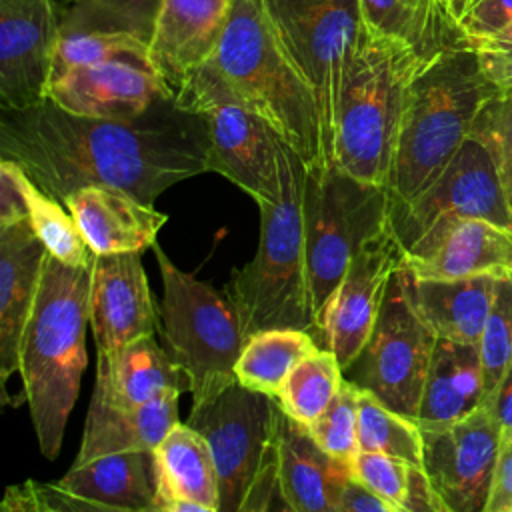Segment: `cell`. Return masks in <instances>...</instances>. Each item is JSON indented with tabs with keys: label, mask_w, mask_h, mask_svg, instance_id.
Segmentation results:
<instances>
[{
	"label": "cell",
	"mask_w": 512,
	"mask_h": 512,
	"mask_svg": "<svg viewBox=\"0 0 512 512\" xmlns=\"http://www.w3.org/2000/svg\"><path fill=\"white\" fill-rule=\"evenodd\" d=\"M484 76L500 90H512V24L504 30L472 42Z\"/></svg>",
	"instance_id": "cell-41"
},
{
	"label": "cell",
	"mask_w": 512,
	"mask_h": 512,
	"mask_svg": "<svg viewBox=\"0 0 512 512\" xmlns=\"http://www.w3.org/2000/svg\"><path fill=\"white\" fill-rule=\"evenodd\" d=\"M426 58L370 26L344 68L332 164L386 186L408 86Z\"/></svg>",
	"instance_id": "cell-6"
},
{
	"label": "cell",
	"mask_w": 512,
	"mask_h": 512,
	"mask_svg": "<svg viewBox=\"0 0 512 512\" xmlns=\"http://www.w3.org/2000/svg\"><path fill=\"white\" fill-rule=\"evenodd\" d=\"M22 172L18 162L0 156V228L28 218Z\"/></svg>",
	"instance_id": "cell-43"
},
{
	"label": "cell",
	"mask_w": 512,
	"mask_h": 512,
	"mask_svg": "<svg viewBox=\"0 0 512 512\" xmlns=\"http://www.w3.org/2000/svg\"><path fill=\"white\" fill-rule=\"evenodd\" d=\"M156 512H220V488L204 436L176 422L152 450Z\"/></svg>",
	"instance_id": "cell-24"
},
{
	"label": "cell",
	"mask_w": 512,
	"mask_h": 512,
	"mask_svg": "<svg viewBox=\"0 0 512 512\" xmlns=\"http://www.w3.org/2000/svg\"><path fill=\"white\" fill-rule=\"evenodd\" d=\"M278 416L276 398L250 390L238 380L214 398L192 404L186 424L204 436L212 452L220 512H262L276 506L274 498L282 500Z\"/></svg>",
	"instance_id": "cell-7"
},
{
	"label": "cell",
	"mask_w": 512,
	"mask_h": 512,
	"mask_svg": "<svg viewBox=\"0 0 512 512\" xmlns=\"http://www.w3.org/2000/svg\"><path fill=\"white\" fill-rule=\"evenodd\" d=\"M158 8L160 0H72L60 16L52 78L110 58L148 62Z\"/></svg>",
	"instance_id": "cell-15"
},
{
	"label": "cell",
	"mask_w": 512,
	"mask_h": 512,
	"mask_svg": "<svg viewBox=\"0 0 512 512\" xmlns=\"http://www.w3.org/2000/svg\"><path fill=\"white\" fill-rule=\"evenodd\" d=\"M314 348H318V342L308 330L270 328L254 332L236 362V380L250 390L276 398L294 366Z\"/></svg>",
	"instance_id": "cell-32"
},
{
	"label": "cell",
	"mask_w": 512,
	"mask_h": 512,
	"mask_svg": "<svg viewBox=\"0 0 512 512\" xmlns=\"http://www.w3.org/2000/svg\"><path fill=\"white\" fill-rule=\"evenodd\" d=\"M484 372L478 344L436 340L426 376L418 424L454 422L484 404Z\"/></svg>",
	"instance_id": "cell-31"
},
{
	"label": "cell",
	"mask_w": 512,
	"mask_h": 512,
	"mask_svg": "<svg viewBox=\"0 0 512 512\" xmlns=\"http://www.w3.org/2000/svg\"><path fill=\"white\" fill-rule=\"evenodd\" d=\"M452 218H486L512 228V214L486 146L468 136L442 172L410 202L392 208L388 230L406 252L432 226Z\"/></svg>",
	"instance_id": "cell-13"
},
{
	"label": "cell",
	"mask_w": 512,
	"mask_h": 512,
	"mask_svg": "<svg viewBox=\"0 0 512 512\" xmlns=\"http://www.w3.org/2000/svg\"><path fill=\"white\" fill-rule=\"evenodd\" d=\"M212 62L308 170L326 168L314 88L282 46L262 0H232Z\"/></svg>",
	"instance_id": "cell-4"
},
{
	"label": "cell",
	"mask_w": 512,
	"mask_h": 512,
	"mask_svg": "<svg viewBox=\"0 0 512 512\" xmlns=\"http://www.w3.org/2000/svg\"><path fill=\"white\" fill-rule=\"evenodd\" d=\"M478 350L488 396L512 364V278L496 282V296L478 340Z\"/></svg>",
	"instance_id": "cell-37"
},
{
	"label": "cell",
	"mask_w": 512,
	"mask_h": 512,
	"mask_svg": "<svg viewBox=\"0 0 512 512\" xmlns=\"http://www.w3.org/2000/svg\"><path fill=\"white\" fill-rule=\"evenodd\" d=\"M338 512H396L390 502L350 474L338 496Z\"/></svg>",
	"instance_id": "cell-45"
},
{
	"label": "cell",
	"mask_w": 512,
	"mask_h": 512,
	"mask_svg": "<svg viewBox=\"0 0 512 512\" xmlns=\"http://www.w3.org/2000/svg\"><path fill=\"white\" fill-rule=\"evenodd\" d=\"M400 262L402 250L386 230L360 248L334 290L322 318L318 346L334 352L342 370L370 338L388 282Z\"/></svg>",
	"instance_id": "cell-16"
},
{
	"label": "cell",
	"mask_w": 512,
	"mask_h": 512,
	"mask_svg": "<svg viewBox=\"0 0 512 512\" xmlns=\"http://www.w3.org/2000/svg\"><path fill=\"white\" fill-rule=\"evenodd\" d=\"M232 0H160L148 62L170 88L206 64L224 34Z\"/></svg>",
	"instance_id": "cell-21"
},
{
	"label": "cell",
	"mask_w": 512,
	"mask_h": 512,
	"mask_svg": "<svg viewBox=\"0 0 512 512\" xmlns=\"http://www.w3.org/2000/svg\"><path fill=\"white\" fill-rule=\"evenodd\" d=\"M0 156L58 200L106 184L154 206L166 188L208 172L204 120L174 98L132 120L78 116L52 100L2 108Z\"/></svg>",
	"instance_id": "cell-1"
},
{
	"label": "cell",
	"mask_w": 512,
	"mask_h": 512,
	"mask_svg": "<svg viewBox=\"0 0 512 512\" xmlns=\"http://www.w3.org/2000/svg\"><path fill=\"white\" fill-rule=\"evenodd\" d=\"M366 26L432 58L446 50L472 48L446 0H360Z\"/></svg>",
	"instance_id": "cell-30"
},
{
	"label": "cell",
	"mask_w": 512,
	"mask_h": 512,
	"mask_svg": "<svg viewBox=\"0 0 512 512\" xmlns=\"http://www.w3.org/2000/svg\"><path fill=\"white\" fill-rule=\"evenodd\" d=\"M350 474L348 462L328 454L306 426L280 408L278 488L286 510L338 512V496Z\"/></svg>",
	"instance_id": "cell-25"
},
{
	"label": "cell",
	"mask_w": 512,
	"mask_h": 512,
	"mask_svg": "<svg viewBox=\"0 0 512 512\" xmlns=\"http://www.w3.org/2000/svg\"><path fill=\"white\" fill-rule=\"evenodd\" d=\"M342 378L344 372L334 352L318 346L294 366L276 402L290 418L310 428L332 402Z\"/></svg>",
	"instance_id": "cell-33"
},
{
	"label": "cell",
	"mask_w": 512,
	"mask_h": 512,
	"mask_svg": "<svg viewBox=\"0 0 512 512\" xmlns=\"http://www.w3.org/2000/svg\"><path fill=\"white\" fill-rule=\"evenodd\" d=\"M90 266H68L46 256L34 308L20 340L18 372L24 398L40 452L48 460H54L62 448L86 368Z\"/></svg>",
	"instance_id": "cell-2"
},
{
	"label": "cell",
	"mask_w": 512,
	"mask_h": 512,
	"mask_svg": "<svg viewBox=\"0 0 512 512\" xmlns=\"http://www.w3.org/2000/svg\"><path fill=\"white\" fill-rule=\"evenodd\" d=\"M422 468L446 512H484L502 428L480 404L470 414L444 424H420Z\"/></svg>",
	"instance_id": "cell-14"
},
{
	"label": "cell",
	"mask_w": 512,
	"mask_h": 512,
	"mask_svg": "<svg viewBox=\"0 0 512 512\" xmlns=\"http://www.w3.org/2000/svg\"><path fill=\"white\" fill-rule=\"evenodd\" d=\"M172 92L148 62L110 58L68 68L54 76L48 100L56 106L92 118L132 120L146 114Z\"/></svg>",
	"instance_id": "cell-18"
},
{
	"label": "cell",
	"mask_w": 512,
	"mask_h": 512,
	"mask_svg": "<svg viewBox=\"0 0 512 512\" xmlns=\"http://www.w3.org/2000/svg\"><path fill=\"white\" fill-rule=\"evenodd\" d=\"M152 248L162 276L160 336L190 376L192 404H200L236 382L234 368L248 336L226 290L180 270L158 244Z\"/></svg>",
	"instance_id": "cell-9"
},
{
	"label": "cell",
	"mask_w": 512,
	"mask_h": 512,
	"mask_svg": "<svg viewBox=\"0 0 512 512\" xmlns=\"http://www.w3.org/2000/svg\"><path fill=\"white\" fill-rule=\"evenodd\" d=\"M492 414L496 416L502 430L512 428V364L500 378L498 386L484 400Z\"/></svg>",
	"instance_id": "cell-47"
},
{
	"label": "cell",
	"mask_w": 512,
	"mask_h": 512,
	"mask_svg": "<svg viewBox=\"0 0 512 512\" xmlns=\"http://www.w3.org/2000/svg\"><path fill=\"white\" fill-rule=\"evenodd\" d=\"M414 278H512V228L486 218H452L432 226L400 262Z\"/></svg>",
	"instance_id": "cell-19"
},
{
	"label": "cell",
	"mask_w": 512,
	"mask_h": 512,
	"mask_svg": "<svg viewBox=\"0 0 512 512\" xmlns=\"http://www.w3.org/2000/svg\"><path fill=\"white\" fill-rule=\"evenodd\" d=\"M276 156L280 194L274 202L258 206V250L248 264L232 272L226 286L248 338L270 328H300L314 336L302 218L306 166L282 138Z\"/></svg>",
	"instance_id": "cell-5"
},
{
	"label": "cell",
	"mask_w": 512,
	"mask_h": 512,
	"mask_svg": "<svg viewBox=\"0 0 512 512\" xmlns=\"http://www.w3.org/2000/svg\"><path fill=\"white\" fill-rule=\"evenodd\" d=\"M178 398V392H170L148 404L126 408L92 392L82 444L72 466H82L94 458L116 452H152L170 428L180 422Z\"/></svg>",
	"instance_id": "cell-27"
},
{
	"label": "cell",
	"mask_w": 512,
	"mask_h": 512,
	"mask_svg": "<svg viewBox=\"0 0 512 512\" xmlns=\"http://www.w3.org/2000/svg\"><path fill=\"white\" fill-rule=\"evenodd\" d=\"M302 218L314 340L318 342L326 306L352 258L364 244L388 230L390 194L386 186L360 180L334 164L306 168Z\"/></svg>",
	"instance_id": "cell-8"
},
{
	"label": "cell",
	"mask_w": 512,
	"mask_h": 512,
	"mask_svg": "<svg viewBox=\"0 0 512 512\" xmlns=\"http://www.w3.org/2000/svg\"><path fill=\"white\" fill-rule=\"evenodd\" d=\"M142 252L96 254L90 266V328L98 352H112L160 330Z\"/></svg>",
	"instance_id": "cell-20"
},
{
	"label": "cell",
	"mask_w": 512,
	"mask_h": 512,
	"mask_svg": "<svg viewBox=\"0 0 512 512\" xmlns=\"http://www.w3.org/2000/svg\"><path fill=\"white\" fill-rule=\"evenodd\" d=\"M470 136L478 138L490 152L512 214V90L500 92L484 104Z\"/></svg>",
	"instance_id": "cell-38"
},
{
	"label": "cell",
	"mask_w": 512,
	"mask_h": 512,
	"mask_svg": "<svg viewBox=\"0 0 512 512\" xmlns=\"http://www.w3.org/2000/svg\"><path fill=\"white\" fill-rule=\"evenodd\" d=\"M402 512H446L440 496L436 494L422 466H410L408 490Z\"/></svg>",
	"instance_id": "cell-46"
},
{
	"label": "cell",
	"mask_w": 512,
	"mask_h": 512,
	"mask_svg": "<svg viewBox=\"0 0 512 512\" xmlns=\"http://www.w3.org/2000/svg\"><path fill=\"white\" fill-rule=\"evenodd\" d=\"M186 370L154 340L140 336L112 352H98L94 394L116 406H142L170 392H190Z\"/></svg>",
	"instance_id": "cell-26"
},
{
	"label": "cell",
	"mask_w": 512,
	"mask_h": 512,
	"mask_svg": "<svg viewBox=\"0 0 512 512\" xmlns=\"http://www.w3.org/2000/svg\"><path fill=\"white\" fill-rule=\"evenodd\" d=\"M70 2H72V0H70Z\"/></svg>",
	"instance_id": "cell-49"
},
{
	"label": "cell",
	"mask_w": 512,
	"mask_h": 512,
	"mask_svg": "<svg viewBox=\"0 0 512 512\" xmlns=\"http://www.w3.org/2000/svg\"><path fill=\"white\" fill-rule=\"evenodd\" d=\"M448 4H450V8L454 10V14L458 16V20H460V16H462V12H464V8H466V4H468V0H446Z\"/></svg>",
	"instance_id": "cell-48"
},
{
	"label": "cell",
	"mask_w": 512,
	"mask_h": 512,
	"mask_svg": "<svg viewBox=\"0 0 512 512\" xmlns=\"http://www.w3.org/2000/svg\"><path fill=\"white\" fill-rule=\"evenodd\" d=\"M406 274L410 296L436 336L478 344L496 296L498 278L468 276L430 280L414 278L408 270Z\"/></svg>",
	"instance_id": "cell-29"
},
{
	"label": "cell",
	"mask_w": 512,
	"mask_h": 512,
	"mask_svg": "<svg viewBox=\"0 0 512 512\" xmlns=\"http://www.w3.org/2000/svg\"><path fill=\"white\" fill-rule=\"evenodd\" d=\"M496 94L500 90L484 76L472 48L440 52L420 66L408 86L386 180L390 210L442 172Z\"/></svg>",
	"instance_id": "cell-3"
},
{
	"label": "cell",
	"mask_w": 512,
	"mask_h": 512,
	"mask_svg": "<svg viewBox=\"0 0 512 512\" xmlns=\"http://www.w3.org/2000/svg\"><path fill=\"white\" fill-rule=\"evenodd\" d=\"M410 466L412 464L402 458L364 450H360L350 462L352 474L380 498L390 502L396 512H402L404 508Z\"/></svg>",
	"instance_id": "cell-39"
},
{
	"label": "cell",
	"mask_w": 512,
	"mask_h": 512,
	"mask_svg": "<svg viewBox=\"0 0 512 512\" xmlns=\"http://www.w3.org/2000/svg\"><path fill=\"white\" fill-rule=\"evenodd\" d=\"M436 340L410 296L408 274L400 264L388 282L374 330L342 370L344 378L416 420Z\"/></svg>",
	"instance_id": "cell-11"
},
{
	"label": "cell",
	"mask_w": 512,
	"mask_h": 512,
	"mask_svg": "<svg viewBox=\"0 0 512 512\" xmlns=\"http://www.w3.org/2000/svg\"><path fill=\"white\" fill-rule=\"evenodd\" d=\"M484 512H512V428L502 430Z\"/></svg>",
	"instance_id": "cell-44"
},
{
	"label": "cell",
	"mask_w": 512,
	"mask_h": 512,
	"mask_svg": "<svg viewBox=\"0 0 512 512\" xmlns=\"http://www.w3.org/2000/svg\"><path fill=\"white\" fill-rule=\"evenodd\" d=\"M176 106L206 128V170L222 174L258 206L280 194L278 134L224 80L212 58L176 90Z\"/></svg>",
	"instance_id": "cell-10"
},
{
	"label": "cell",
	"mask_w": 512,
	"mask_h": 512,
	"mask_svg": "<svg viewBox=\"0 0 512 512\" xmlns=\"http://www.w3.org/2000/svg\"><path fill=\"white\" fill-rule=\"evenodd\" d=\"M48 250L28 218L0 228V386L20 366V340L40 288Z\"/></svg>",
	"instance_id": "cell-22"
},
{
	"label": "cell",
	"mask_w": 512,
	"mask_h": 512,
	"mask_svg": "<svg viewBox=\"0 0 512 512\" xmlns=\"http://www.w3.org/2000/svg\"><path fill=\"white\" fill-rule=\"evenodd\" d=\"M262 6L282 46L314 88L328 168L344 68L364 28L360 0H262Z\"/></svg>",
	"instance_id": "cell-12"
},
{
	"label": "cell",
	"mask_w": 512,
	"mask_h": 512,
	"mask_svg": "<svg viewBox=\"0 0 512 512\" xmlns=\"http://www.w3.org/2000/svg\"><path fill=\"white\" fill-rule=\"evenodd\" d=\"M58 30L52 0H0V108L48 100Z\"/></svg>",
	"instance_id": "cell-17"
},
{
	"label": "cell",
	"mask_w": 512,
	"mask_h": 512,
	"mask_svg": "<svg viewBox=\"0 0 512 512\" xmlns=\"http://www.w3.org/2000/svg\"><path fill=\"white\" fill-rule=\"evenodd\" d=\"M58 484L102 512H156L152 452L130 450L72 466Z\"/></svg>",
	"instance_id": "cell-28"
},
{
	"label": "cell",
	"mask_w": 512,
	"mask_h": 512,
	"mask_svg": "<svg viewBox=\"0 0 512 512\" xmlns=\"http://www.w3.org/2000/svg\"><path fill=\"white\" fill-rule=\"evenodd\" d=\"M64 206L94 254L142 252L156 244L168 216L126 190L90 184L72 190Z\"/></svg>",
	"instance_id": "cell-23"
},
{
	"label": "cell",
	"mask_w": 512,
	"mask_h": 512,
	"mask_svg": "<svg viewBox=\"0 0 512 512\" xmlns=\"http://www.w3.org/2000/svg\"><path fill=\"white\" fill-rule=\"evenodd\" d=\"M460 24L472 46V42L488 38L512 24V0H468Z\"/></svg>",
	"instance_id": "cell-42"
},
{
	"label": "cell",
	"mask_w": 512,
	"mask_h": 512,
	"mask_svg": "<svg viewBox=\"0 0 512 512\" xmlns=\"http://www.w3.org/2000/svg\"><path fill=\"white\" fill-rule=\"evenodd\" d=\"M358 394L360 388L342 378L338 392L334 394L328 408L308 428L314 440L334 458L352 462L360 452L358 442Z\"/></svg>",
	"instance_id": "cell-36"
},
{
	"label": "cell",
	"mask_w": 512,
	"mask_h": 512,
	"mask_svg": "<svg viewBox=\"0 0 512 512\" xmlns=\"http://www.w3.org/2000/svg\"><path fill=\"white\" fill-rule=\"evenodd\" d=\"M2 512H102L90 500L78 498L56 484H40L26 480L6 488V496L0 504Z\"/></svg>",
	"instance_id": "cell-40"
},
{
	"label": "cell",
	"mask_w": 512,
	"mask_h": 512,
	"mask_svg": "<svg viewBox=\"0 0 512 512\" xmlns=\"http://www.w3.org/2000/svg\"><path fill=\"white\" fill-rule=\"evenodd\" d=\"M358 442L364 452H380L422 466V432L414 418H408L372 392L358 394Z\"/></svg>",
	"instance_id": "cell-35"
},
{
	"label": "cell",
	"mask_w": 512,
	"mask_h": 512,
	"mask_svg": "<svg viewBox=\"0 0 512 512\" xmlns=\"http://www.w3.org/2000/svg\"><path fill=\"white\" fill-rule=\"evenodd\" d=\"M22 190L28 222L48 254L68 266H90L96 254L90 250L72 214L66 212L68 208L64 210V202L40 188L26 170L22 172Z\"/></svg>",
	"instance_id": "cell-34"
}]
</instances>
